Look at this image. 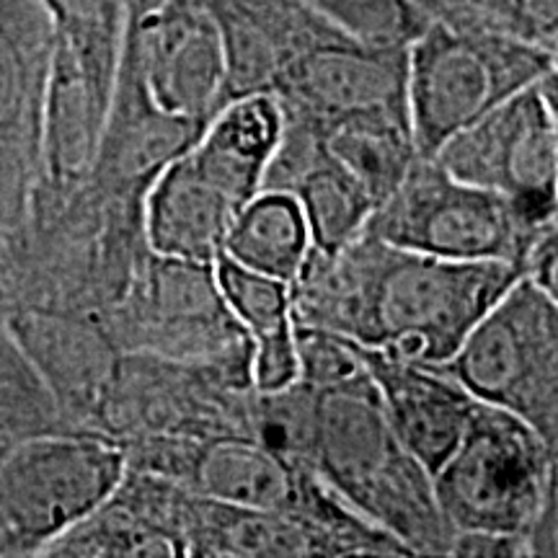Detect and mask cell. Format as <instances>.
Wrapping results in <instances>:
<instances>
[{
	"instance_id": "ac0fdd59",
	"label": "cell",
	"mask_w": 558,
	"mask_h": 558,
	"mask_svg": "<svg viewBox=\"0 0 558 558\" xmlns=\"http://www.w3.org/2000/svg\"><path fill=\"white\" fill-rule=\"evenodd\" d=\"M308 248V228L295 197L259 192L230 226L220 256L292 284Z\"/></svg>"
},
{
	"instance_id": "e0dca14e",
	"label": "cell",
	"mask_w": 558,
	"mask_h": 558,
	"mask_svg": "<svg viewBox=\"0 0 558 558\" xmlns=\"http://www.w3.org/2000/svg\"><path fill=\"white\" fill-rule=\"evenodd\" d=\"M316 132L326 153L360 181L375 207L390 197L418 158L407 109L347 117Z\"/></svg>"
},
{
	"instance_id": "5bb4252c",
	"label": "cell",
	"mask_w": 558,
	"mask_h": 558,
	"mask_svg": "<svg viewBox=\"0 0 558 558\" xmlns=\"http://www.w3.org/2000/svg\"><path fill=\"white\" fill-rule=\"evenodd\" d=\"M269 94L282 117L316 130L369 111L407 109V45L331 32L284 62Z\"/></svg>"
},
{
	"instance_id": "30bf717a",
	"label": "cell",
	"mask_w": 558,
	"mask_h": 558,
	"mask_svg": "<svg viewBox=\"0 0 558 558\" xmlns=\"http://www.w3.org/2000/svg\"><path fill=\"white\" fill-rule=\"evenodd\" d=\"M99 326L120 352L163 360L218 362L251 352L248 333L220 295L215 264L169 259L150 248Z\"/></svg>"
},
{
	"instance_id": "9c48e42d",
	"label": "cell",
	"mask_w": 558,
	"mask_h": 558,
	"mask_svg": "<svg viewBox=\"0 0 558 558\" xmlns=\"http://www.w3.org/2000/svg\"><path fill=\"white\" fill-rule=\"evenodd\" d=\"M437 367L558 448V300L538 282L520 277Z\"/></svg>"
},
{
	"instance_id": "4fadbf2b",
	"label": "cell",
	"mask_w": 558,
	"mask_h": 558,
	"mask_svg": "<svg viewBox=\"0 0 558 558\" xmlns=\"http://www.w3.org/2000/svg\"><path fill=\"white\" fill-rule=\"evenodd\" d=\"M50 60L41 0H0V246L24 228L41 181Z\"/></svg>"
},
{
	"instance_id": "3957f363",
	"label": "cell",
	"mask_w": 558,
	"mask_h": 558,
	"mask_svg": "<svg viewBox=\"0 0 558 558\" xmlns=\"http://www.w3.org/2000/svg\"><path fill=\"white\" fill-rule=\"evenodd\" d=\"M308 469L352 512L399 541L409 556L450 554L452 533L439 514L429 471L390 427L367 367L316 388Z\"/></svg>"
},
{
	"instance_id": "5b68a950",
	"label": "cell",
	"mask_w": 558,
	"mask_h": 558,
	"mask_svg": "<svg viewBox=\"0 0 558 558\" xmlns=\"http://www.w3.org/2000/svg\"><path fill=\"white\" fill-rule=\"evenodd\" d=\"M556 73V47L484 26L429 19L407 45V114L432 158L486 111Z\"/></svg>"
},
{
	"instance_id": "6da1fadb",
	"label": "cell",
	"mask_w": 558,
	"mask_h": 558,
	"mask_svg": "<svg viewBox=\"0 0 558 558\" xmlns=\"http://www.w3.org/2000/svg\"><path fill=\"white\" fill-rule=\"evenodd\" d=\"M520 277L518 264L437 259L362 230L333 254L308 248L290 284L292 318L362 349L437 367Z\"/></svg>"
},
{
	"instance_id": "d4e9b609",
	"label": "cell",
	"mask_w": 558,
	"mask_h": 558,
	"mask_svg": "<svg viewBox=\"0 0 558 558\" xmlns=\"http://www.w3.org/2000/svg\"><path fill=\"white\" fill-rule=\"evenodd\" d=\"M522 3H525V0H518V5H520V13H522Z\"/></svg>"
},
{
	"instance_id": "52a82bcc",
	"label": "cell",
	"mask_w": 558,
	"mask_h": 558,
	"mask_svg": "<svg viewBox=\"0 0 558 558\" xmlns=\"http://www.w3.org/2000/svg\"><path fill=\"white\" fill-rule=\"evenodd\" d=\"M128 473L117 439L47 432L0 456V556H41L107 501Z\"/></svg>"
},
{
	"instance_id": "8992f818",
	"label": "cell",
	"mask_w": 558,
	"mask_h": 558,
	"mask_svg": "<svg viewBox=\"0 0 558 558\" xmlns=\"http://www.w3.org/2000/svg\"><path fill=\"white\" fill-rule=\"evenodd\" d=\"M52 24L41 181L34 197H65L86 181L120 73L124 0H41Z\"/></svg>"
},
{
	"instance_id": "44dd1931",
	"label": "cell",
	"mask_w": 558,
	"mask_h": 558,
	"mask_svg": "<svg viewBox=\"0 0 558 558\" xmlns=\"http://www.w3.org/2000/svg\"><path fill=\"white\" fill-rule=\"evenodd\" d=\"M308 9L354 39L378 45H409L427 16L409 0H303Z\"/></svg>"
},
{
	"instance_id": "8fae6325",
	"label": "cell",
	"mask_w": 558,
	"mask_h": 558,
	"mask_svg": "<svg viewBox=\"0 0 558 558\" xmlns=\"http://www.w3.org/2000/svg\"><path fill=\"white\" fill-rule=\"evenodd\" d=\"M432 158L465 184L505 194L538 226L556 222V73L456 132Z\"/></svg>"
},
{
	"instance_id": "7c38bea8",
	"label": "cell",
	"mask_w": 558,
	"mask_h": 558,
	"mask_svg": "<svg viewBox=\"0 0 558 558\" xmlns=\"http://www.w3.org/2000/svg\"><path fill=\"white\" fill-rule=\"evenodd\" d=\"M122 65L160 114L205 130L226 104L228 62L218 24L197 0L128 9Z\"/></svg>"
},
{
	"instance_id": "ffe728a7",
	"label": "cell",
	"mask_w": 558,
	"mask_h": 558,
	"mask_svg": "<svg viewBox=\"0 0 558 558\" xmlns=\"http://www.w3.org/2000/svg\"><path fill=\"white\" fill-rule=\"evenodd\" d=\"M215 279L230 316L239 320L251 341H264L295 329L288 282L241 267L226 256H218L215 262Z\"/></svg>"
},
{
	"instance_id": "7402d4cb",
	"label": "cell",
	"mask_w": 558,
	"mask_h": 558,
	"mask_svg": "<svg viewBox=\"0 0 558 558\" xmlns=\"http://www.w3.org/2000/svg\"><path fill=\"white\" fill-rule=\"evenodd\" d=\"M414 9H418L427 19L448 21L452 11V0H409Z\"/></svg>"
},
{
	"instance_id": "d6986e66",
	"label": "cell",
	"mask_w": 558,
	"mask_h": 558,
	"mask_svg": "<svg viewBox=\"0 0 558 558\" xmlns=\"http://www.w3.org/2000/svg\"><path fill=\"white\" fill-rule=\"evenodd\" d=\"M47 432L73 429L9 316L0 311V435L19 439Z\"/></svg>"
},
{
	"instance_id": "cb8c5ba5",
	"label": "cell",
	"mask_w": 558,
	"mask_h": 558,
	"mask_svg": "<svg viewBox=\"0 0 558 558\" xmlns=\"http://www.w3.org/2000/svg\"><path fill=\"white\" fill-rule=\"evenodd\" d=\"M512 3H514V9H518V11H520V5H518V0H512ZM527 24H530V21H527ZM530 26H533V24H530Z\"/></svg>"
},
{
	"instance_id": "2e32d148",
	"label": "cell",
	"mask_w": 558,
	"mask_h": 558,
	"mask_svg": "<svg viewBox=\"0 0 558 558\" xmlns=\"http://www.w3.org/2000/svg\"><path fill=\"white\" fill-rule=\"evenodd\" d=\"M179 484L199 497L303 522L318 476L248 435L213 437L194 448Z\"/></svg>"
},
{
	"instance_id": "7a4b0ae2",
	"label": "cell",
	"mask_w": 558,
	"mask_h": 558,
	"mask_svg": "<svg viewBox=\"0 0 558 558\" xmlns=\"http://www.w3.org/2000/svg\"><path fill=\"white\" fill-rule=\"evenodd\" d=\"M279 135L282 109L269 90L222 104L145 192V246L169 259L215 264L230 226L262 192Z\"/></svg>"
},
{
	"instance_id": "277c9868",
	"label": "cell",
	"mask_w": 558,
	"mask_h": 558,
	"mask_svg": "<svg viewBox=\"0 0 558 558\" xmlns=\"http://www.w3.org/2000/svg\"><path fill=\"white\" fill-rule=\"evenodd\" d=\"M556 450L520 416L478 401L432 476L450 533L520 538L533 556L543 554L548 512H556Z\"/></svg>"
},
{
	"instance_id": "9a60e30c",
	"label": "cell",
	"mask_w": 558,
	"mask_h": 558,
	"mask_svg": "<svg viewBox=\"0 0 558 558\" xmlns=\"http://www.w3.org/2000/svg\"><path fill=\"white\" fill-rule=\"evenodd\" d=\"M357 349L378 388L390 427L403 448L435 476L463 437L478 401L439 367Z\"/></svg>"
},
{
	"instance_id": "603a6c76",
	"label": "cell",
	"mask_w": 558,
	"mask_h": 558,
	"mask_svg": "<svg viewBox=\"0 0 558 558\" xmlns=\"http://www.w3.org/2000/svg\"><path fill=\"white\" fill-rule=\"evenodd\" d=\"M11 439H16V437H5V435H0V456H3L5 448H9Z\"/></svg>"
},
{
	"instance_id": "ba28073f",
	"label": "cell",
	"mask_w": 558,
	"mask_h": 558,
	"mask_svg": "<svg viewBox=\"0 0 558 558\" xmlns=\"http://www.w3.org/2000/svg\"><path fill=\"white\" fill-rule=\"evenodd\" d=\"M484 186L450 177L435 158L418 156L390 197L373 209L367 233L416 254L450 262H505L525 271L548 228Z\"/></svg>"
}]
</instances>
